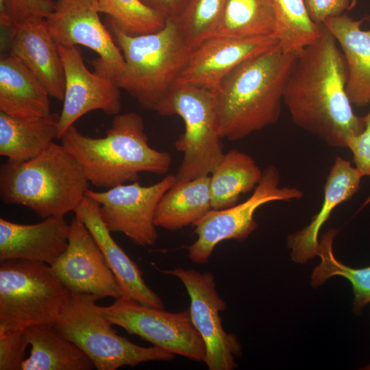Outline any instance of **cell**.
<instances>
[{
    "mask_svg": "<svg viewBox=\"0 0 370 370\" xmlns=\"http://www.w3.org/2000/svg\"><path fill=\"white\" fill-rule=\"evenodd\" d=\"M348 69L338 43L323 24L317 40L297 53L283 101L293 123L327 145L347 148L365 128L346 92Z\"/></svg>",
    "mask_w": 370,
    "mask_h": 370,
    "instance_id": "cell-1",
    "label": "cell"
},
{
    "mask_svg": "<svg viewBox=\"0 0 370 370\" xmlns=\"http://www.w3.org/2000/svg\"><path fill=\"white\" fill-rule=\"evenodd\" d=\"M296 56L279 44L223 78L214 92L222 138L237 141L278 121Z\"/></svg>",
    "mask_w": 370,
    "mask_h": 370,
    "instance_id": "cell-2",
    "label": "cell"
},
{
    "mask_svg": "<svg viewBox=\"0 0 370 370\" xmlns=\"http://www.w3.org/2000/svg\"><path fill=\"white\" fill-rule=\"evenodd\" d=\"M60 140L82 166L89 183L97 188L137 182L140 173L165 174L172 162L169 152L149 145L143 119L132 112L114 115L103 137L85 136L72 125Z\"/></svg>",
    "mask_w": 370,
    "mask_h": 370,
    "instance_id": "cell-3",
    "label": "cell"
},
{
    "mask_svg": "<svg viewBox=\"0 0 370 370\" xmlns=\"http://www.w3.org/2000/svg\"><path fill=\"white\" fill-rule=\"evenodd\" d=\"M88 184L81 164L54 142L31 160L0 166L1 201L27 207L43 219L75 212Z\"/></svg>",
    "mask_w": 370,
    "mask_h": 370,
    "instance_id": "cell-4",
    "label": "cell"
},
{
    "mask_svg": "<svg viewBox=\"0 0 370 370\" xmlns=\"http://www.w3.org/2000/svg\"><path fill=\"white\" fill-rule=\"evenodd\" d=\"M112 36L125 60L121 73L114 79L146 110L158 112L193 49L186 43L173 20L157 32L128 35L107 20Z\"/></svg>",
    "mask_w": 370,
    "mask_h": 370,
    "instance_id": "cell-5",
    "label": "cell"
},
{
    "mask_svg": "<svg viewBox=\"0 0 370 370\" xmlns=\"http://www.w3.org/2000/svg\"><path fill=\"white\" fill-rule=\"evenodd\" d=\"M96 296L71 293L55 327L77 345L97 370L134 367L150 361H169L174 354L159 347H142L119 336L97 306Z\"/></svg>",
    "mask_w": 370,
    "mask_h": 370,
    "instance_id": "cell-6",
    "label": "cell"
},
{
    "mask_svg": "<svg viewBox=\"0 0 370 370\" xmlns=\"http://www.w3.org/2000/svg\"><path fill=\"white\" fill-rule=\"evenodd\" d=\"M49 264L10 260L0 265V332L55 325L71 296Z\"/></svg>",
    "mask_w": 370,
    "mask_h": 370,
    "instance_id": "cell-7",
    "label": "cell"
},
{
    "mask_svg": "<svg viewBox=\"0 0 370 370\" xmlns=\"http://www.w3.org/2000/svg\"><path fill=\"white\" fill-rule=\"evenodd\" d=\"M157 112L178 115L184 123V132L175 142L183 154L177 181L211 174L224 154L214 92L176 81Z\"/></svg>",
    "mask_w": 370,
    "mask_h": 370,
    "instance_id": "cell-8",
    "label": "cell"
},
{
    "mask_svg": "<svg viewBox=\"0 0 370 370\" xmlns=\"http://www.w3.org/2000/svg\"><path fill=\"white\" fill-rule=\"evenodd\" d=\"M280 184L279 170L269 166L262 171L259 183L247 199L230 208L208 211L193 225L197 238L188 247L189 259L196 264H205L219 243L230 239L245 240L258 227L254 215L261 206L303 197L300 189L280 187Z\"/></svg>",
    "mask_w": 370,
    "mask_h": 370,
    "instance_id": "cell-9",
    "label": "cell"
},
{
    "mask_svg": "<svg viewBox=\"0 0 370 370\" xmlns=\"http://www.w3.org/2000/svg\"><path fill=\"white\" fill-rule=\"evenodd\" d=\"M107 306H99L106 319L174 354L196 362H204L206 346L194 326L189 310L171 312L164 308L143 305L135 300L119 297Z\"/></svg>",
    "mask_w": 370,
    "mask_h": 370,
    "instance_id": "cell-10",
    "label": "cell"
},
{
    "mask_svg": "<svg viewBox=\"0 0 370 370\" xmlns=\"http://www.w3.org/2000/svg\"><path fill=\"white\" fill-rule=\"evenodd\" d=\"M176 180V175H168L151 186L134 182L105 191L88 189L85 196L98 203L100 217L111 232L123 233L136 245L150 247L158 240V204Z\"/></svg>",
    "mask_w": 370,
    "mask_h": 370,
    "instance_id": "cell-11",
    "label": "cell"
},
{
    "mask_svg": "<svg viewBox=\"0 0 370 370\" xmlns=\"http://www.w3.org/2000/svg\"><path fill=\"white\" fill-rule=\"evenodd\" d=\"M99 13L97 0H58L45 23L58 45H79L97 53L99 58L91 62L94 72L114 81L125 60Z\"/></svg>",
    "mask_w": 370,
    "mask_h": 370,
    "instance_id": "cell-12",
    "label": "cell"
},
{
    "mask_svg": "<svg viewBox=\"0 0 370 370\" xmlns=\"http://www.w3.org/2000/svg\"><path fill=\"white\" fill-rule=\"evenodd\" d=\"M177 278L186 287L190 305L188 308L193 323L206 346L204 362L209 370H232L235 357L241 355V345L236 336L225 331L220 312L226 308L218 294L214 277L211 273H200L180 267L163 271Z\"/></svg>",
    "mask_w": 370,
    "mask_h": 370,
    "instance_id": "cell-13",
    "label": "cell"
},
{
    "mask_svg": "<svg viewBox=\"0 0 370 370\" xmlns=\"http://www.w3.org/2000/svg\"><path fill=\"white\" fill-rule=\"evenodd\" d=\"M50 267L54 276L71 293L90 294L99 299L121 297L101 251L77 214L69 224L65 251Z\"/></svg>",
    "mask_w": 370,
    "mask_h": 370,
    "instance_id": "cell-14",
    "label": "cell"
},
{
    "mask_svg": "<svg viewBox=\"0 0 370 370\" xmlns=\"http://www.w3.org/2000/svg\"><path fill=\"white\" fill-rule=\"evenodd\" d=\"M64 75L63 107L60 114L57 138L82 116L94 110L116 115L121 109L120 88L115 82L90 72L77 46L58 45Z\"/></svg>",
    "mask_w": 370,
    "mask_h": 370,
    "instance_id": "cell-15",
    "label": "cell"
},
{
    "mask_svg": "<svg viewBox=\"0 0 370 370\" xmlns=\"http://www.w3.org/2000/svg\"><path fill=\"white\" fill-rule=\"evenodd\" d=\"M279 44L275 36L208 38L193 49L176 81L215 92L234 68Z\"/></svg>",
    "mask_w": 370,
    "mask_h": 370,
    "instance_id": "cell-16",
    "label": "cell"
},
{
    "mask_svg": "<svg viewBox=\"0 0 370 370\" xmlns=\"http://www.w3.org/2000/svg\"><path fill=\"white\" fill-rule=\"evenodd\" d=\"M69 232L64 216L49 217L34 224L0 218V262L25 260L51 266L65 251Z\"/></svg>",
    "mask_w": 370,
    "mask_h": 370,
    "instance_id": "cell-17",
    "label": "cell"
},
{
    "mask_svg": "<svg viewBox=\"0 0 370 370\" xmlns=\"http://www.w3.org/2000/svg\"><path fill=\"white\" fill-rule=\"evenodd\" d=\"M74 212L84 221L98 245L116 279L121 297L164 308L162 300L145 282L138 266L112 238L100 217L98 203L85 196Z\"/></svg>",
    "mask_w": 370,
    "mask_h": 370,
    "instance_id": "cell-18",
    "label": "cell"
},
{
    "mask_svg": "<svg viewBox=\"0 0 370 370\" xmlns=\"http://www.w3.org/2000/svg\"><path fill=\"white\" fill-rule=\"evenodd\" d=\"M10 29L9 49L34 74L50 97L63 100L65 75L58 45L45 20L14 25Z\"/></svg>",
    "mask_w": 370,
    "mask_h": 370,
    "instance_id": "cell-19",
    "label": "cell"
},
{
    "mask_svg": "<svg viewBox=\"0 0 370 370\" xmlns=\"http://www.w3.org/2000/svg\"><path fill=\"white\" fill-rule=\"evenodd\" d=\"M363 176L351 162L336 157L324 185L321 207L302 230L288 236L287 245L292 260L304 264L318 255L319 232L334 208L349 199L359 190Z\"/></svg>",
    "mask_w": 370,
    "mask_h": 370,
    "instance_id": "cell-20",
    "label": "cell"
},
{
    "mask_svg": "<svg viewBox=\"0 0 370 370\" xmlns=\"http://www.w3.org/2000/svg\"><path fill=\"white\" fill-rule=\"evenodd\" d=\"M365 20H354L344 13L323 23L343 53L348 69L346 92L357 107L370 104V28L362 29Z\"/></svg>",
    "mask_w": 370,
    "mask_h": 370,
    "instance_id": "cell-21",
    "label": "cell"
},
{
    "mask_svg": "<svg viewBox=\"0 0 370 370\" xmlns=\"http://www.w3.org/2000/svg\"><path fill=\"white\" fill-rule=\"evenodd\" d=\"M49 95L25 65L10 53L0 58V112L25 120L51 113Z\"/></svg>",
    "mask_w": 370,
    "mask_h": 370,
    "instance_id": "cell-22",
    "label": "cell"
},
{
    "mask_svg": "<svg viewBox=\"0 0 370 370\" xmlns=\"http://www.w3.org/2000/svg\"><path fill=\"white\" fill-rule=\"evenodd\" d=\"M32 349L21 370H91L95 365L74 343L54 325H35L24 329Z\"/></svg>",
    "mask_w": 370,
    "mask_h": 370,
    "instance_id": "cell-23",
    "label": "cell"
},
{
    "mask_svg": "<svg viewBox=\"0 0 370 370\" xmlns=\"http://www.w3.org/2000/svg\"><path fill=\"white\" fill-rule=\"evenodd\" d=\"M59 118V114L51 112L25 120L0 112V155L13 162L35 158L57 138Z\"/></svg>",
    "mask_w": 370,
    "mask_h": 370,
    "instance_id": "cell-24",
    "label": "cell"
},
{
    "mask_svg": "<svg viewBox=\"0 0 370 370\" xmlns=\"http://www.w3.org/2000/svg\"><path fill=\"white\" fill-rule=\"evenodd\" d=\"M212 209L208 175L176 180L160 199L154 223L166 230H180L193 225Z\"/></svg>",
    "mask_w": 370,
    "mask_h": 370,
    "instance_id": "cell-25",
    "label": "cell"
},
{
    "mask_svg": "<svg viewBox=\"0 0 370 370\" xmlns=\"http://www.w3.org/2000/svg\"><path fill=\"white\" fill-rule=\"evenodd\" d=\"M262 171L251 157L237 149L224 153L210 177L211 206L221 210L237 204L243 194L255 188Z\"/></svg>",
    "mask_w": 370,
    "mask_h": 370,
    "instance_id": "cell-26",
    "label": "cell"
},
{
    "mask_svg": "<svg viewBox=\"0 0 370 370\" xmlns=\"http://www.w3.org/2000/svg\"><path fill=\"white\" fill-rule=\"evenodd\" d=\"M277 30L273 0H226L219 22L210 37L276 36Z\"/></svg>",
    "mask_w": 370,
    "mask_h": 370,
    "instance_id": "cell-27",
    "label": "cell"
},
{
    "mask_svg": "<svg viewBox=\"0 0 370 370\" xmlns=\"http://www.w3.org/2000/svg\"><path fill=\"white\" fill-rule=\"evenodd\" d=\"M336 229L325 232L319 242L318 255L320 264L314 269L311 275V284L317 287L327 280L336 275L348 280L354 291V308L360 312L370 304V266L364 268H352L339 262L333 253V241L337 233Z\"/></svg>",
    "mask_w": 370,
    "mask_h": 370,
    "instance_id": "cell-28",
    "label": "cell"
},
{
    "mask_svg": "<svg viewBox=\"0 0 370 370\" xmlns=\"http://www.w3.org/2000/svg\"><path fill=\"white\" fill-rule=\"evenodd\" d=\"M273 1L278 18L276 37L284 51L297 53L317 40L321 25L311 19L304 0Z\"/></svg>",
    "mask_w": 370,
    "mask_h": 370,
    "instance_id": "cell-29",
    "label": "cell"
},
{
    "mask_svg": "<svg viewBox=\"0 0 370 370\" xmlns=\"http://www.w3.org/2000/svg\"><path fill=\"white\" fill-rule=\"evenodd\" d=\"M99 13L124 33L131 36L158 32L166 25V18L140 0H97Z\"/></svg>",
    "mask_w": 370,
    "mask_h": 370,
    "instance_id": "cell-30",
    "label": "cell"
},
{
    "mask_svg": "<svg viewBox=\"0 0 370 370\" xmlns=\"http://www.w3.org/2000/svg\"><path fill=\"white\" fill-rule=\"evenodd\" d=\"M225 2L226 0H188L179 16L173 20L192 49L212 35Z\"/></svg>",
    "mask_w": 370,
    "mask_h": 370,
    "instance_id": "cell-31",
    "label": "cell"
},
{
    "mask_svg": "<svg viewBox=\"0 0 370 370\" xmlns=\"http://www.w3.org/2000/svg\"><path fill=\"white\" fill-rule=\"evenodd\" d=\"M28 345L24 330L0 332V370H21Z\"/></svg>",
    "mask_w": 370,
    "mask_h": 370,
    "instance_id": "cell-32",
    "label": "cell"
},
{
    "mask_svg": "<svg viewBox=\"0 0 370 370\" xmlns=\"http://www.w3.org/2000/svg\"><path fill=\"white\" fill-rule=\"evenodd\" d=\"M7 6L14 25L45 20L53 10L55 3L51 0H7Z\"/></svg>",
    "mask_w": 370,
    "mask_h": 370,
    "instance_id": "cell-33",
    "label": "cell"
},
{
    "mask_svg": "<svg viewBox=\"0 0 370 370\" xmlns=\"http://www.w3.org/2000/svg\"><path fill=\"white\" fill-rule=\"evenodd\" d=\"M364 118V130L348 140L347 148L353 154L355 166L363 177H370V109Z\"/></svg>",
    "mask_w": 370,
    "mask_h": 370,
    "instance_id": "cell-34",
    "label": "cell"
},
{
    "mask_svg": "<svg viewBox=\"0 0 370 370\" xmlns=\"http://www.w3.org/2000/svg\"><path fill=\"white\" fill-rule=\"evenodd\" d=\"M311 19L323 25L329 18L345 13L350 9L352 0H304Z\"/></svg>",
    "mask_w": 370,
    "mask_h": 370,
    "instance_id": "cell-35",
    "label": "cell"
},
{
    "mask_svg": "<svg viewBox=\"0 0 370 370\" xmlns=\"http://www.w3.org/2000/svg\"><path fill=\"white\" fill-rule=\"evenodd\" d=\"M145 5L162 14L166 19H175L188 0H140Z\"/></svg>",
    "mask_w": 370,
    "mask_h": 370,
    "instance_id": "cell-36",
    "label": "cell"
},
{
    "mask_svg": "<svg viewBox=\"0 0 370 370\" xmlns=\"http://www.w3.org/2000/svg\"><path fill=\"white\" fill-rule=\"evenodd\" d=\"M0 23L8 29L13 25L8 10L7 0H0Z\"/></svg>",
    "mask_w": 370,
    "mask_h": 370,
    "instance_id": "cell-37",
    "label": "cell"
}]
</instances>
